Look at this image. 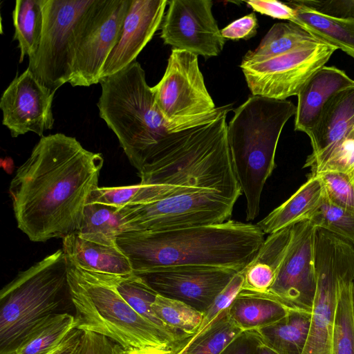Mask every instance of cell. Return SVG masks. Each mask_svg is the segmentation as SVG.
Listing matches in <instances>:
<instances>
[{"label":"cell","mask_w":354,"mask_h":354,"mask_svg":"<svg viewBox=\"0 0 354 354\" xmlns=\"http://www.w3.org/2000/svg\"><path fill=\"white\" fill-rule=\"evenodd\" d=\"M299 1L306 6L333 17L354 19V0Z\"/></svg>","instance_id":"41"},{"label":"cell","mask_w":354,"mask_h":354,"mask_svg":"<svg viewBox=\"0 0 354 354\" xmlns=\"http://www.w3.org/2000/svg\"><path fill=\"white\" fill-rule=\"evenodd\" d=\"M227 115L170 134L138 171L140 183L161 186L166 198L212 189L236 202L243 193L228 143Z\"/></svg>","instance_id":"3"},{"label":"cell","mask_w":354,"mask_h":354,"mask_svg":"<svg viewBox=\"0 0 354 354\" xmlns=\"http://www.w3.org/2000/svg\"><path fill=\"white\" fill-rule=\"evenodd\" d=\"M123 348L111 339L91 331H83L75 354H122Z\"/></svg>","instance_id":"39"},{"label":"cell","mask_w":354,"mask_h":354,"mask_svg":"<svg viewBox=\"0 0 354 354\" xmlns=\"http://www.w3.org/2000/svg\"><path fill=\"white\" fill-rule=\"evenodd\" d=\"M237 271L209 266H176L148 270L140 276L157 294L181 301L205 313Z\"/></svg>","instance_id":"16"},{"label":"cell","mask_w":354,"mask_h":354,"mask_svg":"<svg viewBox=\"0 0 354 354\" xmlns=\"http://www.w3.org/2000/svg\"><path fill=\"white\" fill-rule=\"evenodd\" d=\"M311 313L290 309L279 321L257 330L262 342L278 354H302Z\"/></svg>","instance_id":"26"},{"label":"cell","mask_w":354,"mask_h":354,"mask_svg":"<svg viewBox=\"0 0 354 354\" xmlns=\"http://www.w3.org/2000/svg\"><path fill=\"white\" fill-rule=\"evenodd\" d=\"M104 158L74 137L44 136L17 169L9 193L18 228L33 242L79 231Z\"/></svg>","instance_id":"1"},{"label":"cell","mask_w":354,"mask_h":354,"mask_svg":"<svg viewBox=\"0 0 354 354\" xmlns=\"http://www.w3.org/2000/svg\"><path fill=\"white\" fill-rule=\"evenodd\" d=\"M160 37L165 44L205 59L218 56L225 39L212 14L211 0L168 1Z\"/></svg>","instance_id":"15"},{"label":"cell","mask_w":354,"mask_h":354,"mask_svg":"<svg viewBox=\"0 0 354 354\" xmlns=\"http://www.w3.org/2000/svg\"><path fill=\"white\" fill-rule=\"evenodd\" d=\"M167 4V0H131L120 37L103 66L100 80L136 61L161 25Z\"/></svg>","instance_id":"18"},{"label":"cell","mask_w":354,"mask_h":354,"mask_svg":"<svg viewBox=\"0 0 354 354\" xmlns=\"http://www.w3.org/2000/svg\"><path fill=\"white\" fill-rule=\"evenodd\" d=\"M317 176L322 181L326 198L336 205L354 209V174L341 171H325Z\"/></svg>","instance_id":"37"},{"label":"cell","mask_w":354,"mask_h":354,"mask_svg":"<svg viewBox=\"0 0 354 354\" xmlns=\"http://www.w3.org/2000/svg\"><path fill=\"white\" fill-rule=\"evenodd\" d=\"M243 280V270L236 272L225 288L216 297L209 307L203 313V319L196 333L207 327L219 314L230 308L241 290Z\"/></svg>","instance_id":"38"},{"label":"cell","mask_w":354,"mask_h":354,"mask_svg":"<svg viewBox=\"0 0 354 354\" xmlns=\"http://www.w3.org/2000/svg\"><path fill=\"white\" fill-rule=\"evenodd\" d=\"M290 310L266 294L241 290L228 308V314L242 331L258 330L279 321Z\"/></svg>","instance_id":"25"},{"label":"cell","mask_w":354,"mask_h":354,"mask_svg":"<svg viewBox=\"0 0 354 354\" xmlns=\"http://www.w3.org/2000/svg\"><path fill=\"white\" fill-rule=\"evenodd\" d=\"M242 332L230 318L227 309L189 339L183 354H220Z\"/></svg>","instance_id":"34"},{"label":"cell","mask_w":354,"mask_h":354,"mask_svg":"<svg viewBox=\"0 0 354 354\" xmlns=\"http://www.w3.org/2000/svg\"><path fill=\"white\" fill-rule=\"evenodd\" d=\"M95 273L113 286L129 306L144 318L178 338L189 339L171 332L157 317L151 305L158 294L140 276L134 273L127 275Z\"/></svg>","instance_id":"30"},{"label":"cell","mask_w":354,"mask_h":354,"mask_svg":"<svg viewBox=\"0 0 354 354\" xmlns=\"http://www.w3.org/2000/svg\"><path fill=\"white\" fill-rule=\"evenodd\" d=\"M75 328L74 315L55 313L35 325L11 351L3 354H48Z\"/></svg>","instance_id":"28"},{"label":"cell","mask_w":354,"mask_h":354,"mask_svg":"<svg viewBox=\"0 0 354 354\" xmlns=\"http://www.w3.org/2000/svg\"><path fill=\"white\" fill-rule=\"evenodd\" d=\"M55 91L42 85L27 68L17 75L3 93L2 124L13 138L33 132L44 136L53 127L52 104Z\"/></svg>","instance_id":"17"},{"label":"cell","mask_w":354,"mask_h":354,"mask_svg":"<svg viewBox=\"0 0 354 354\" xmlns=\"http://www.w3.org/2000/svg\"><path fill=\"white\" fill-rule=\"evenodd\" d=\"M82 332L77 328L73 329L52 354H75L79 346Z\"/></svg>","instance_id":"44"},{"label":"cell","mask_w":354,"mask_h":354,"mask_svg":"<svg viewBox=\"0 0 354 354\" xmlns=\"http://www.w3.org/2000/svg\"><path fill=\"white\" fill-rule=\"evenodd\" d=\"M66 259L86 271L115 275L133 273L131 263L116 243H106L82 236L78 232L62 239Z\"/></svg>","instance_id":"21"},{"label":"cell","mask_w":354,"mask_h":354,"mask_svg":"<svg viewBox=\"0 0 354 354\" xmlns=\"http://www.w3.org/2000/svg\"><path fill=\"white\" fill-rule=\"evenodd\" d=\"M258 354H278L263 342L259 344L258 348Z\"/></svg>","instance_id":"46"},{"label":"cell","mask_w":354,"mask_h":354,"mask_svg":"<svg viewBox=\"0 0 354 354\" xmlns=\"http://www.w3.org/2000/svg\"><path fill=\"white\" fill-rule=\"evenodd\" d=\"M354 257V249L337 239L315 241L317 288L308 338L302 354H333L334 315L339 278Z\"/></svg>","instance_id":"13"},{"label":"cell","mask_w":354,"mask_h":354,"mask_svg":"<svg viewBox=\"0 0 354 354\" xmlns=\"http://www.w3.org/2000/svg\"><path fill=\"white\" fill-rule=\"evenodd\" d=\"M165 199L159 185L136 184L111 187H97L91 194L88 203H98L122 209L154 203Z\"/></svg>","instance_id":"35"},{"label":"cell","mask_w":354,"mask_h":354,"mask_svg":"<svg viewBox=\"0 0 354 354\" xmlns=\"http://www.w3.org/2000/svg\"><path fill=\"white\" fill-rule=\"evenodd\" d=\"M100 83L102 92L97 104L100 117L115 133L138 171L170 134L193 128L164 118L147 83L145 71L137 61Z\"/></svg>","instance_id":"4"},{"label":"cell","mask_w":354,"mask_h":354,"mask_svg":"<svg viewBox=\"0 0 354 354\" xmlns=\"http://www.w3.org/2000/svg\"><path fill=\"white\" fill-rule=\"evenodd\" d=\"M185 345L176 353V354H183Z\"/></svg>","instance_id":"47"},{"label":"cell","mask_w":354,"mask_h":354,"mask_svg":"<svg viewBox=\"0 0 354 354\" xmlns=\"http://www.w3.org/2000/svg\"><path fill=\"white\" fill-rule=\"evenodd\" d=\"M316 229L309 220L293 225L287 254L273 284L266 293L290 309L312 313L317 288Z\"/></svg>","instance_id":"14"},{"label":"cell","mask_w":354,"mask_h":354,"mask_svg":"<svg viewBox=\"0 0 354 354\" xmlns=\"http://www.w3.org/2000/svg\"><path fill=\"white\" fill-rule=\"evenodd\" d=\"M257 225L229 219L222 223L165 231H127L116 243L134 274L176 266H209L243 270L265 241Z\"/></svg>","instance_id":"2"},{"label":"cell","mask_w":354,"mask_h":354,"mask_svg":"<svg viewBox=\"0 0 354 354\" xmlns=\"http://www.w3.org/2000/svg\"><path fill=\"white\" fill-rule=\"evenodd\" d=\"M43 0H17L12 11L15 33L18 41L19 62L31 57L37 51L43 28Z\"/></svg>","instance_id":"31"},{"label":"cell","mask_w":354,"mask_h":354,"mask_svg":"<svg viewBox=\"0 0 354 354\" xmlns=\"http://www.w3.org/2000/svg\"><path fill=\"white\" fill-rule=\"evenodd\" d=\"M313 151L304 167L315 173L346 140L354 138V87L335 94L325 104L308 133Z\"/></svg>","instance_id":"19"},{"label":"cell","mask_w":354,"mask_h":354,"mask_svg":"<svg viewBox=\"0 0 354 354\" xmlns=\"http://www.w3.org/2000/svg\"><path fill=\"white\" fill-rule=\"evenodd\" d=\"M257 28V18L252 12L232 21L221 30V33L225 39H248L256 35Z\"/></svg>","instance_id":"40"},{"label":"cell","mask_w":354,"mask_h":354,"mask_svg":"<svg viewBox=\"0 0 354 354\" xmlns=\"http://www.w3.org/2000/svg\"><path fill=\"white\" fill-rule=\"evenodd\" d=\"M68 261L57 250L20 272L0 292V354L11 351L35 325L71 299Z\"/></svg>","instance_id":"7"},{"label":"cell","mask_w":354,"mask_h":354,"mask_svg":"<svg viewBox=\"0 0 354 354\" xmlns=\"http://www.w3.org/2000/svg\"><path fill=\"white\" fill-rule=\"evenodd\" d=\"M324 185L317 176H310L295 194L260 220L257 225L266 234H272L304 220H308L322 204Z\"/></svg>","instance_id":"23"},{"label":"cell","mask_w":354,"mask_h":354,"mask_svg":"<svg viewBox=\"0 0 354 354\" xmlns=\"http://www.w3.org/2000/svg\"><path fill=\"white\" fill-rule=\"evenodd\" d=\"M155 102L169 122L197 127L211 122L232 110L216 107L205 86L198 55L172 48L162 79L151 87Z\"/></svg>","instance_id":"8"},{"label":"cell","mask_w":354,"mask_h":354,"mask_svg":"<svg viewBox=\"0 0 354 354\" xmlns=\"http://www.w3.org/2000/svg\"><path fill=\"white\" fill-rule=\"evenodd\" d=\"M122 232L120 209L102 203H86L77 232L80 235L98 242L113 243Z\"/></svg>","instance_id":"32"},{"label":"cell","mask_w":354,"mask_h":354,"mask_svg":"<svg viewBox=\"0 0 354 354\" xmlns=\"http://www.w3.org/2000/svg\"><path fill=\"white\" fill-rule=\"evenodd\" d=\"M94 0H43V28L28 69L55 91L71 78L74 47L81 21Z\"/></svg>","instance_id":"9"},{"label":"cell","mask_w":354,"mask_h":354,"mask_svg":"<svg viewBox=\"0 0 354 354\" xmlns=\"http://www.w3.org/2000/svg\"><path fill=\"white\" fill-rule=\"evenodd\" d=\"M337 50L325 43L308 45L260 62L242 61L240 68L252 95L286 100L297 95Z\"/></svg>","instance_id":"12"},{"label":"cell","mask_w":354,"mask_h":354,"mask_svg":"<svg viewBox=\"0 0 354 354\" xmlns=\"http://www.w3.org/2000/svg\"><path fill=\"white\" fill-rule=\"evenodd\" d=\"M151 308L167 328L185 337L195 335L203 319V313L186 303L158 294Z\"/></svg>","instance_id":"33"},{"label":"cell","mask_w":354,"mask_h":354,"mask_svg":"<svg viewBox=\"0 0 354 354\" xmlns=\"http://www.w3.org/2000/svg\"><path fill=\"white\" fill-rule=\"evenodd\" d=\"M296 109L290 100L252 95L234 110L227 125L233 167L245 198L247 221L259 215L264 185L275 168L280 135Z\"/></svg>","instance_id":"5"},{"label":"cell","mask_w":354,"mask_h":354,"mask_svg":"<svg viewBox=\"0 0 354 354\" xmlns=\"http://www.w3.org/2000/svg\"><path fill=\"white\" fill-rule=\"evenodd\" d=\"M54 351H55V349H54L52 352H50V353H48V354H52V353H53V352Z\"/></svg>","instance_id":"49"},{"label":"cell","mask_w":354,"mask_h":354,"mask_svg":"<svg viewBox=\"0 0 354 354\" xmlns=\"http://www.w3.org/2000/svg\"><path fill=\"white\" fill-rule=\"evenodd\" d=\"M182 347L179 348H171L155 346H145L141 348H131L127 349L123 348L122 354H176V353Z\"/></svg>","instance_id":"45"},{"label":"cell","mask_w":354,"mask_h":354,"mask_svg":"<svg viewBox=\"0 0 354 354\" xmlns=\"http://www.w3.org/2000/svg\"><path fill=\"white\" fill-rule=\"evenodd\" d=\"M293 225L268 235L250 263L243 270L241 290L266 294L273 284L288 250Z\"/></svg>","instance_id":"22"},{"label":"cell","mask_w":354,"mask_h":354,"mask_svg":"<svg viewBox=\"0 0 354 354\" xmlns=\"http://www.w3.org/2000/svg\"><path fill=\"white\" fill-rule=\"evenodd\" d=\"M236 201L206 189L120 209L123 232L165 231L222 223Z\"/></svg>","instance_id":"10"},{"label":"cell","mask_w":354,"mask_h":354,"mask_svg":"<svg viewBox=\"0 0 354 354\" xmlns=\"http://www.w3.org/2000/svg\"><path fill=\"white\" fill-rule=\"evenodd\" d=\"M67 261L75 328L104 335L124 349L145 346L179 348L189 339L178 338L151 323L95 272Z\"/></svg>","instance_id":"6"},{"label":"cell","mask_w":354,"mask_h":354,"mask_svg":"<svg viewBox=\"0 0 354 354\" xmlns=\"http://www.w3.org/2000/svg\"><path fill=\"white\" fill-rule=\"evenodd\" d=\"M322 43L312 33L295 23H277L271 27L254 50L246 53L242 61L260 62L305 46Z\"/></svg>","instance_id":"29"},{"label":"cell","mask_w":354,"mask_h":354,"mask_svg":"<svg viewBox=\"0 0 354 354\" xmlns=\"http://www.w3.org/2000/svg\"><path fill=\"white\" fill-rule=\"evenodd\" d=\"M308 220L317 228L333 233L354 245V209L333 204L324 196Z\"/></svg>","instance_id":"36"},{"label":"cell","mask_w":354,"mask_h":354,"mask_svg":"<svg viewBox=\"0 0 354 354\" xmlns=\"http://www.w3.org/2000/svg\"><path fill=\"white\" fill-rule=\"evenodd\" d=\"M354 87V80L344 71L324 66L297 94L295 129L307 135L318 121L326 102L337 92Z\"/></svg>","instance_id":"20"},{"label":"cell","mask_w":354,"mask_h":354,"mask_svg":"<svg viewBox=\"0 0 354 354\" xmlns=\"http://www.w3.org/2000/svg\"><path fill=\"white\" fill-rule=\"evenodd\" d=\"M131 0H94L76 37L72 86L100 83L103 66L117 44Z\"/></svg>","instance_id":"11"},{"label":"cell","mask_w":354,"mask_h":354,"mask_svg":"<svg viewBox=\"0 0 354 354\" xmlns=\"http://www.w3.org/2000/svg\"><path fill=\"white\" fill-rule=\"evenodd\" d=\"M287 3L295 11L293 23L354 59V19L335 17L320 12L299 0Z\"/></svg>","instance_id":"24"},{"label":"cell","mask_w":354,"mask_h":354,"mask_svg":"<svg viewBox=\"0 0 354 354\" xmlns=\"http://www.w3.org/2000/svg\"><path fill=\"white\" fill-rule=\"evenodd\" d=\"M353 307H354V286H353Z\"/></svg>","instance_id":"48"},{"label":"cell","mask_w":354,"mask_h":354,"mask_svg":"<svg viewBox=\"0 0 354 354\" xmlns=\"http://www.w3.org/2000/svg\"><path fill=\"white\" fill-rule=\"evenodd\" d=\"M353 286L354 258L339 278L333 322V354H354Z\"/></svg>","instance_id":"27"},{"label":"cell","mask_w":354,"mask_h":354,"mask_svg":"<svg viewBox=\"0 0 354 354\" xmlns=\"http://www.w3.org/2000/svg\"><path fill=\"white\" fill-rule=\"evenodd\" d=\"M254 11L274 19H286L292 22L295 9L287 3L276 0H250L245 1Z\"/></svg>","instance_id":"42"},{"label":"cell","mask_w":354,"mask_h":354,"mask_svg":"<svg viewBox=\"0 0 354 354\" xmlns=\"http://www.w3.org/2000/svg\"><path fill=\"white\" fill-rule=\"evenodd\" d=\"M261 342L257 330L243 331L220 354H258Z\"/></svg>","instance_id":"43"}]
</instances>
